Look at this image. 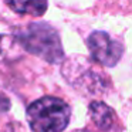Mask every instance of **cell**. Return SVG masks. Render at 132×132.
I'll return each instance as SVG.
<instances>
[{"label": "cell", "mask_w": 132, "mask_h": 132, "mask_svg": "<svg viewBox=\"0 0 132 132\" xmlns=\"http://www.w3.org/2000/svg\"><path fill=\"white\" fill-rule=\"evenodd\" d=\"M63 77L84 94H101L108 88V78L91 60L82 55H72L63 64Z\"/></svg>", "instance_id": "obj_3"}, {"label": "cell", "mask_w": 132, "mask_h": 132, "mask_svg": "<svg viewBox=\"0 0 132 132\" xmlns=\"http://www.w3.org/2000/svg\"><path fill=\"white\" fill-rule=\"evenodd\" d=\"M16 43L47 63L58 64L64 60V50L55 29L47 23H30L14 30Z\"/></svg>", "instance_id": "obj_1"}, {"label": "cell", "mask_w": 132, "mask_h": 132, "mask_svg": "<svg viewBox=\"0 0 132 132\" xmlns=\"http://www.w3.org/2000/svg\"><path fill=\"white\" fill-rule=\"evenodd\" d=\"M87 44L91 57L98 64L105 67L117 65V63L123 54V46L105 31L91 33L87 40Z\"/></svg>", "instance_id": "obj_4"}, {"label": "cell", "mask_w": 132, "mask_h": 132, "mask_svg": "<svg viewBox=\"0 0 132 132\" xmlns=\"http://www.w3.org/2000/svg\"><path fill=\"white\" fill-rule=\"evenodd\" d=\"M89 117L101 131H109L117 121L114 109L101 101H92L89 104Z\"/></svg>", "instance_id": "obj_5"}, {"label": "cell", "mask_w": 132, "mask_h": 132, "mask_svg": "<svg viewBox=\"0 0 132 132\" xmlns=\"http://www.w3.org/2000/svg\"><path fill=\"white\" fill-rule=\"evenodd\" d=\"M20 57V46L12 36L0 34V63Z\"/></svg>", "instance_id": "obj_7"}, {"label": "cell", "mask_w": 132, "mask_h": 132, "mask_svg": "<svg viewBox=\"0 0 132 132\" xmlns=\"http://www.w3.org/2000/svg\"><path fill=\"white\" fill-rule=\"evenodd\" d=\"M71 109L65 101L44 97L27 108V121L31 132H63L68 126Z\"/></svg>", "instance_id": "obj_2"}, {"label": "cell", "mask_w": 132, "mask_h": 132, "mask_svg": "<svg viewBox=\"0 0 132 132\" xmlns=\"http://www.w3.org/2000/svg\"><path fill=\"white\" fill-rule=\"evenodd\" d=\"M0 132H17V128L12 122H4L0 123Z\"/></svg>", "instance_id": "obj_8"}, {"label": "cell", "mask_w": 132, "mask_h": 132, "mask_svg": "<svg viewBox=\"0 0 132 132\" xmlns=\"http://www.w3.org/2000/svg\"><path fill=\"white\" fill-rule=\"evenodd\" d=\"M72 132H89V131H87V129H78V131H72Z\"/></svg>", "instance_id": "obj_9"}, {"label": "cell", "mask_w": 132, "mask_h": 132, "mask_svg": "<svg viewBox=\"0 0 132 132\" xmlns=\"http://www.w3.org/2000/svg\"><path fill=\"white\" fill-rule=\"evenodd\" d=\"M7 6L19 14L41 17L48 7L47 0H6Z\"/></svg>", "instance_id": "obj_6"}]
</instances>
